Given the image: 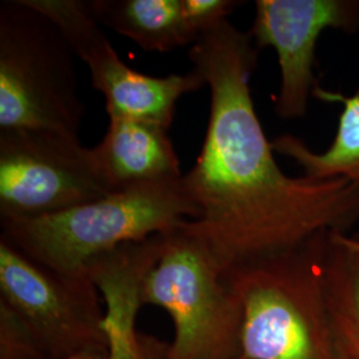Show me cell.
I'll list each match as a JSON object with an SVG mask.
<instances>
[{
    "mask_svg": "<svg viewBox=\"0 0 359 359\" xmlns=\"http://www.w3.org/2000/svg\"><path fill=\"white\" fill-rule=\"evenodd\" d=\"M108 355L105 354H100V353H81L77 354L75 357H71L68 359H107Z\"/></svg>",
    "mask_w": 359,
    "mask_h": 359,
    "instance_id": "cell-19",
    "label": "cell"
},
{
    "mask_svg": "<svg viewBox=\"0 0 359 359\" xmlns=\"http://www.w3.org/2000/svg\"><path fill=\"white\" fill-rule=\"evenodd\" d=\"M142 344V359H168L169 344L163 342L161 339L154 335L140 333Z\"/></svg>",
    "mask_w": 359,
    "mask_h": 359,
    "instance_id": "cell-17",
    "label": "cell"
},
{
    "mask_svg": "<svg viewBox=\"0 0 359 359\" xmlns=\"http://www.w3.org/2000/svg\"><path fill=\"white\" fill-rule=\"evenodd\" d=\"M231 359H248L244 355H240V357H237V358H231Z\"/></svg>",
    "mask_w": 359,
    "mask_h": 359,
    "instance_id": "cell-20",
    "label": "cell"
},
{
    "mask_svg": "<svg viewBox=\"0 0 359 359\" xmlns=\"http://www.w3.org/2000/svg\"><path fill=\"white\" fill-rule=\"evenodd\" d=\"M114 193L92 148L46 129L0 130V217H39Z\"/></svg>",
    "mask_w": 359,
    "mask_h": 359,
    "instance_id": "cell-6",
    "label": "cell"
},
{
    "mask_svg": "<svg viewBox=\"0 0 359 359\" xmlns=\"http://www.w3.org/2000/svg\"><path fill=\"white\" fill-rule=\"evenodd\" d=\"M197 217L182 176L133 185L52 215L1 218L0 240L47 268L81 274L121 245L169 233Z\"/></svg>",
    "mask_w": 359,
    "mask_h": 359,
    "instance_id": "cell-2",
    "label": "cell"
},
{
    "mask_svg": "<svg viewBox=\"0 0 359 359\" xmlns=\"http://www.w3.org/2000/svg\"><path fill=\"white\" fill-rule=\"evenodd\" d=\"M359 31V0H257L249 36L257 50L278 55L281 84L274 112L283 120L302 118L317 88L316 53L327 31Z\"/></svg>",
    "mask_w": 359,
    "mask_h": 359,
    "instance_id": "cell-9",
    "label": "cell"
},
{
    "mask_svg": "<svg viewBox=\"0 0 359 359\" xmlns=\"http://www.w3.org/2000/svg\"><path fill=\"white\" fill-rule=\"evenodd\" d=\"M210 90L205 140L184 176L198 217L184 228L226 269L281 253L359 221V185L345 179L287 176L257 116L250 80L258 50L248 32L224 20L189 50Z\"/></svg>",
    "mask_w": 359,
    "mask_h": 359,
    "instance_id": "cell-1",
    "label": "cell"
},
{
    "mask_svg": "<svg viewBox=\"0 0 359 359\" xmlns=\"http://www.w3.org/2000/svg\"><path fill=\"white\" fill-rule=\"evenodd\" d=\"M0 299L26 321L50 358L108 355L103 297L87 273L56 271L0 240Z\"/></svg>",
    "mask_w": 359,
    "mask_h": 359,
    "instance_id": "cell-7",
    "label": "cell"
},
{
    "mask_svg": "<svg viewBox=\"0 0 359 359\" xmlns=\"http://www.w3.org/2000/svg\"><path fill=\"white\" fill-rule=\"evenodd\" d=\"M228 270L184 224L167 233L163 253L142 283V304L164 309L172 318L168 359L243 355V308Z\"/></svg>",
    "mask_w": 359,
    "mask_h": 359,
    "instance_id": "cell-4",
    "label": "cell"
},
{
    "mask_svg": "<svg viewBox=\"0 0 359 359\" xmlns=\"http://www.w3.org/2000/svg\"><path fill=\"white\" fill-rule=\"evenodd\" d=\"M47 15L71 50L90 69L92 86L105 97L109 117H128L169 128L180 97L201 90L205 80L194 68L185 75L148 76L126 65L102 25L80 0H27Z\"/></svg>",
    "mask_w": 359,
    "mask_h": 359,
    "instance_id": "cell-8",
    "label": "cell"
},
{
    "mask_svg": "<svg viewBox=\"0 0 359 359\" xmlns=\"http://www.w3.org/2000/svg\"><path fill=\"white\" fill-rule=\"evenodd\" d=\"M165 236L167 233H160L121 245L86 268L105 305L104 329L109 346L107 359L142 358L140 333L136 330L137 313L142 306V283L163 253Z\"/></svg>",
    "mask_w": 359,
    "mask_h": 359,
    "instance_id": "cell-10",
    "label": "cell"
},
{
    "mask_svg": "<svg viewBox=\"0 0 359 359\" xmlns=\"http://www.w3.org/2000/svg\"><path fill=\"white\" fill-rule=\"evenodd\" d=\"M338 234H339V238L342 240V243H345L347 246H350L355 250H359V237H351L346 233H338Z\"/></svg>",
    "mask_w": 359,
    "mask_h": 359,
    "instance_id": "cell-18",
    "label": "cell"
},
{
    "mask_svg": "<svg viewBox=\"0 0 359 359\" xmlns=\"http://www.w3.org/2000/svg\"><path fill=\"white\" fill-rule=\"evenodd\" d=\"M240 4V1L233 0H181L182 16L196 40L221 22L228 20V16Z\"/></svg>",
    "mask_w": 359,
    "mask_h": 359,
    "instance_id": "cell-16",
    "label": "cell"
},
{
    "mask_svg": "<svg viewBox=\"0 0 359 359\" xmlns=\"http://www.w3.org/2000/svg\"><path fill=\"white\" fill-rule=\"evenodd\" d=\"M168 129L149 121L109 117V126L92 152L112 191L182 177Z\"/></svg>",
    "mask_w": 359,
    "mask_h": 359,
    "instance_id": "cell-11",
    "label": "cell"
},
{
    "mask_svg": "<svg viewBox=\"0 0 359 359\" xmlns=\"http://www.w3.org/2000/svg\"><path fill=\"white\" fill-rule=\"evenodd\" d=\"M0 359H51L26 321L1 299Z\"/></svg>",
    "mask_w": 359,
    "mask_h": 359,
    "instance_id": "cell-15",
    "label": "cell"
},
{
    "mask_svg": "<svg viewBox=\"0 0 359 359\" xmlns=\"http://www.w3.org/2000/svg\"><path fill=\"white\" fill-rule=\"evenodd\" d=\"M313 97L342 105L333 142L325 151L314 152L302 139L281 135L271 142L273 151L293 160L310 179H345L359 185V90L344 95L318 84Z\"/></svg>",
    "mask_w": 359,
    "mask_h": 359,
    "instance_id": "cell-12",
    "label": "cell"
},
{
    "mask_svg": "<svg viewBox=\"0 0 359 359\" xmlns=\"http://www.w3.org/2000/svg\"><path fill=\"white\" fill-rule=\"evenodd\" d=\"M90 15L142 50L168 52L196 41L182 16L181 0H92Z\"/></svg>",
    "mask_w": 359,
    "mask_h": 359,
    "instance_id": "cell-13",
    "label": "cell"
},
{
    "mask_svg": "<svg viewBox=\"0 0 359 359\" xmlns=\"http://www.w3.org/2000/svg\"><path fill=\"white\" fill-rule=\"evenodd\" d=\"M323 233L228 270L248 359H338L323 287Z\"/></svg>",
    "mask_w": 359,
    "mask_h": 359,
    "instance_id": "cell-3",
    "label": "cell"
},
{
    "mask_svg": "<svg viewBox=\"0 0 359 359\" xmlns=\"http://www.w3.org/2000/svg\"><path fill=\"white\" fill-rule=\"evenodd\" d=\"M74 55L57 26L27 0L0 4V130L79 136L86 107Z\"/></svg>",
    "mask_w": 359,
    "mask_h": 359,
    "instance_id": "cell-5",
    "label": "cell"
},
{
    "mask_svg": "<svg viewBox=\"0 0 359 359\" xmlns=\"http://www.w3.org/2000/svg\"><path fill=\"white\" fill-rule=\"evenodd\" d=\"M323 287L338 359H359V250L337 231L326 237Z\"/></svg>",
    "mask_w": 359,
    "mask_h": 359,
    "instance_id": "cell-14",
    "label": "cell"
}]
</instances>
